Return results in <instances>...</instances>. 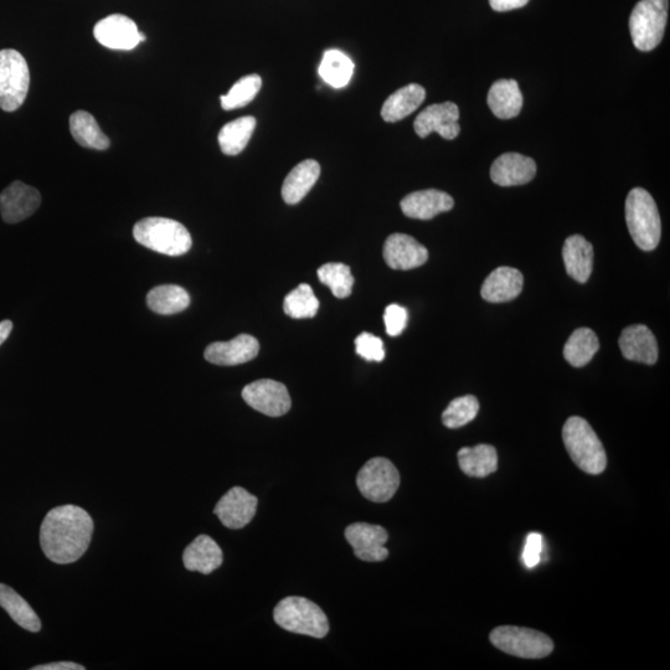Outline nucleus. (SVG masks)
<instances>
[{"instance_id": "obj_1", "label": "nucleus", "mask_w": 670, "mask_h": 670, "mask_svg": "<svg viewBox=\"0 0 670 670\" xmlns=\"http://www.w3.org/2000/svg\"><path fill=\"white\" fill-rule=\"evenodd\" d=\"M94 520L77 505L51 509L40 528V545L55 564L75 563L84 555L94 534Z\"/></svg>"}, {"instance_id": "obj_2", "label": "nucleus", "mask_w": 670, "mask_h": 670, "mask_svg": "<svg viewBox=\"0 0 670 670\" xmlns=\"http://www.w3.org/2000/svg\"><path fill=\"white\" fill-rule=\"evenodd\" d=\"M563 440L571 460L581 471L591 476L605 471L606 451L589 422L579 416L570 417L564 425Z\"/></svg>"}, {"instance_id": "obj_3", "label": "nucleus", "mask_w": 670, "mask_h": 670, "mask_svg": "<svg viewBox=\"0 0 670 670\" xmlns=\"http://www.w3.org/2000/svg\"><path fill=\"white\" fill-rule=\"evenodd\" d=\"M134 240L147 249L167 256H182L192 249L189 231L178 221L167 218H146L133 228Z\"/></svg>"}, {"instance_id": "obj_4", "label": "nucleus", "mask_w": 670, "mask_h": 670, "mask_svg": "<svg viewBox=\"0 0 670 670\" xmlns=\"http://www.w3.org/2000/svg\"><path fill=\"white\" fill-rule=\"evenodd\" d=\"M626 221L633 241L643 251L657 249L662 236L661 216L652 195L632 189L626 200Z\"/></svg>"}, {"instance_id": "obj_5", "label": "nucleus", "mask_w": 670, "mask_h": 670, "mask_svg": "<svg viewBox=\"0 0 670 670\" xmlns=\"http://www.w3.org/2000/svg\"><path fill=\"white\" fill-rule=\"evenodd\" d=\"M273 620L288 632L313 638H324L329 632L326 613L304 597L291 596L278 602Z\"/></svg>"}, {"instance_id": "obj_6", "label": "nucleus", "mask_w": 670, "mask_h": 670, "mask_svg": "<svg viewBox=\"0 0 670 670\" xmlns=\"http://www.w3.org/2000/svg\"><path fill=\"white\" fill-rule=\"evenodd\" d=\"M668 0H641L630 18V32L636 48L656 49L663 39L668 19Z\"/></svg>"}, {"instance_id": "obj_7", "label": "nucleus", "mask_w": 670, "mask_h": 670, "mask_svg": "<svg viewBox=\"0 0 670 670\" xmlns=\"http://www.w3.org/2000/svg\"><path fill=\"white\" fill-rule=\"evenodd\" d=\"M30 71L27 60L17 50L0 51V108L14 112L27 99Z\"/></svg>"}, {"instance_id": "obj_8", "label": "nucleus", "mask_w": 670, "mask_h": 670, "mask_svg": "<svg viewBox=\"0 0 670 670\" xmlns=\"http://www.w3.org/2000/svg\"><path fill=\"white\" fill-rule=\"evenodd\" d=\"M489 639L494 647L519 658L541 659L554 651V643L545 633L530 628L498 627L492 631Z\"/></svg>"}, {"instance_id": "obj_9", "label": "nucleus", "mask_w": 670, "mask_h": 670, "mask_svg": "<svg viewBox=\"0 0 670 670\" xmlns=\"http://www.w3.org/2000/svg\"><path fill=\"white\" fill-rule=\"evenodd\" d=\"M360 493L374 503H386L400 487V473L388 458L375 457L365 463L357 477Z\"/></svg>"}, {"instance_id": "obj_10", "label": "nucleus", "mask_w": 670, "mask_h": 670, "mask_svg": "<svg viewBox=\"0 0 670 670\" xmlns=\"http://www.w3.org/2000/svg\"><path fill=\"white\" fill-rule=\"evenodd\" d=\"M242 399L252 409L270 417L286 415L292 406L286 386L270 379L257 380L246 385L242 390Z\"/></svg>"}, {"instance_id": "obj_11", "label": "nucleus", "mask_w": 670, "mask_h": 670, "mask_svg": "<svg viewBox=\"0 0 670 670\" xmlns=\"http://www.w3.org/2000/svg\"><path fill=\"white\" fill-rule=\"evenodd\" d=\"M345 539L354 549L358 559L367 563H380L388 559L389 550L385 548L389 534L380 525L355 523L345 529Z\"/></svg>"}, {"instance_id": "obj_12", "label": "nucleus", "mask_w": 670, "mask_h": 670, "mask_svg": "<svg viewBox=\"0 0 670 670\" xmlns=\"http://www.w3.org/2000/svg\"><path fill=\"white\" fill-rule=\"evenodd\" d=\"M458 120H460V108L456 103H435L425 108L416 117L414 128L417 136L421 138L429 137L432 132H437L442 138L451 141L461 132Z\"/></svg>"}, {"instance_id": "obj_13", "label": "nucleus", "mask_w": 670, "mask_h": 670, "mask_svg": "<svg viewBox=\"0 0 670 670\" xmlns=\"http://www.w3.org/2000/svg\"><path fill=\"white\" fill-rule=\"evenodd\" d=\"M94 35L101 45L112 50H133L146 40V36L138 32L136 23L121 14L100 20L95 25Z\"/></svg>"}, {"instance_id": "obj_14", "label": "nucleus", "mask_w": 670, "mask_h": 670, "mask_svg": "<svg viewBox=\"0 0 670 670\" xmlns=\"http://www.w3.org/2000/svg\"><path fill=\"white\" fill-rule=\"evenodd\" d=\"M257 503L254 494L244 488L234 487L216 504L214 513L224 527L242 529L254 519Z\"/></svg>"}, {"instance_id": "obj_15", "label": "nucleus", "mask_w": 670, "mask_h": 670, "mask_svg": "<svg viewBox=\"0 0 670 670\" xmlns=\"http://www.w3.org/2000/svg\"><path fill=\"white\" fill-rule=\"evenodd\" d=\"M41 204V195L33 187L14 182L0 194V214L8 224H17L30 218Z\"/></svg>"}, {"instance_id": "obj_16", "label": "nucleus", "mask_w": 670, "mask_h": 670, "mask_svg": "<svg viewBox=\"0 0 670 670\" xmlns=\"http://www.w3.org/2000/svg\"><path fill=\"white\" fill-rule=\"evenodd\" d=\"M260 352L259 340L250 334L237 335L229 342H216L205 349L204 357L209 363L221 367H234L251 362Z\"/></svg>"}, {"instance_id": "obj_17", "label": "nucleus", "mask_w": 670, "mask_h": 670, "mask_svg": "<svg viewBox=\"0 0 670 670\" xmlns=\"http://www.w3.org/2000/svg\"><path fill=\"white\" fill-rule=\"evenodd\" d=\"M384 259L393 270L409 271L426 264L429 251L412 236L393 234L385 241Z\"/></svg>"}, {"instance_id": "obj_18", "label": "nucleus", "mask_w": 670, "mask_h": 670, "mask_svg": "<svg viewBox=\"0 0 670 670\" xmlns=\"http://www.w3.org/2000/svg\"><path fill=\"white\" fill-rule=\"evenodd\" d=\"M536 174L533 158L519 153H504L492 164L491 178L501 187H517L532 182Z\"/></svg>"}, {"instance_id": "obj_19", "label": "nucleus", "mask_w": 670, "mask_h": 670, "mask_svg": "<svg viewBox=\"0 0 670 670\" xmlns=\"http://www.w3.org/2000/svg\"><path fill=\"white\" fill-rule=\"evenodd\" d=\"M623 357L631 362L653 365L658 360V344L651 329L643 324L623 329L620 340Z\"/></svg>"}, {"instance_id": "obj_20", "label": "nucleus", "mask_w": 670, "mask_h": 670, "mask_svg": "<svg viewBox=\"0 0 670 670\" xmlns=\"http://www.w3.org/2000/svg\"><path fill=\"white\" fill-rule=\"evenodd\" d=\"M401 210L407 218L430 220L450 211L455 205L451 195L441 190L427 189L407 195L401 200Z\"/></svg>"}, {"instance_id": "obj_21", "label": "nucleus", "mask_w": 670, "mask_h": 670, "mask_svg": "<svg viewBox=\"0 0 670 670\" xmlns=\"http://www.w3.org/2000/svg\"><path fill=\"white\" fill-rule=\"evenodd\" d=\"M523 273L512 267H499L484 281L481 295L489 303H503L515 300L523 291Z\"/></svg>"}, {"instance_id": "obj_22", "label": "nucleus", "mask_w": 670, "mask_h": 670, "mask_svg": "<svg viewBox=\"0 0 670 670\" xmlns=\"http://www.w3.org/2000/svg\"><path fill=\"white\" fill-rule=\"evenodd\" d=\"M224 554L220 546L209 535H199L187 546L183 554L185 569L209 575L223 565Z\"/></svg>"}, {"instance_id": "obj_23", "label": "nucleus", "mask_w": 670, "mask_h": 670, "mask_svg": "<svg viewBox=\"0 0 670 670\" xmlns=\"http://www.w3.org/2000/svg\"><path fill=\"white\" fill-rule=\"evenodd\" d=\"M566 272L579 283L589 281L594 270V247L584 236L572 235L563 247Z\"/></svg>"}, {"instance_id": "obj_24", "label": "nucleus", "mask_w": 670, "mask_h": 670, "mask_svg": "<svg viewBox=\"0 0 670 670\" xmlns=\"http://www.w3.org/2000/svg\"><path fill=\"white\" fill-rule=\"evenodd\" d=\"M487 101L493 115L501 120L517 117L523 107L522 91L515 80L494 82L488 92Z\"/></svg>"}, {"instance_id": "obj_25", "label": "nucleus", "mask_w": 670, "mask_h": 670, "mask_svg": "<svg viewBox=\"0 0 670 670\" xmlns=\"http://www.w3.org/2000/svg\"><path fill=\"white\" fill-rule=\"evenodd\" d=\"M426 99V90L421 85L410 84L394 92L381 108V117L385 122L394 123L404 120L415 112Z\"/></svg>"}, {"instance_id": "obj_26", "label": "nucleus", "mask_w": 670, "mask_h": 670, "mask_svg": "<svg viewBox=\"0 0 670 670\" xmlns=\"http://www.w3.org/2000/svg\"><path fill=\"white\" fill-rule=\"evenodd\" d=\"M321 175V166L308 159L291 170L282 187V198L287 204L295 205L306 197Z\"/></svg>"}, {"instance_id": "obj_27", "label": "nucleus", "mask_w": 670, "mask_h": 670, "mask_svg": "<svg viewBox=\"0 0 670 670\" xmlns=\"http://www.w3.org/2000/svg\"><path fill=\"white\" fill-rule=\"evenodd\" d=\"M458 463L469 477L484 478L498 469V453L491 445L463 447L458 451Z\"/></svg>"}, {"instance_id": "obj_28", "label": "nucleus", "mask_w": 670, "mask_h": 670, "mask_svg": "<svg viewBox=\"0 0 670 670\" xmlns=\"http://www.w3.org/2000/svg\"><path fill=\"white\" fill-rule=\"evenodd\" d=\"M70 131L80 146L96 151H106L110 148V138L101 131L99 123L89 112L77 111L70 117Z\"/></svg>"}, {"instance_id": "obj_29", "label": "nucleus", "mask_w": 670, "mask_h": 670, "mask_svg": "<svg viewBox=\"0 0 670 670\" xmlns=\"http://www.w3.org/2000/svg\"><path fill=\"white\" fill-rule=\"evenodd\" d=\"M0 607L24 630L33 633H38L41 630L40 618L36 615L32 606L12 587L4 584H0Z\"/></svg>"}, {"instance_id": "obj_30", "label": "nucleus", "mask_w": 670, "mask_h": 670, "mask_svg": "<svg viewBox=\"0 0 670 670\" xmlns=\"http://www.w3.org/2000/svg\"><path fill=\"white\" fill-rule=\"evenodd\" d=\"M600 342L590 328H579L570 335L564 347V358L572 367L582 368L599 352Z\"/></svg>"}, {"instance_id": "obj_31", "label": "nucleus", "mask_w": 670, "mask_h": 670, "mask_svg": "<svg viewBox=\"0 0 670 670\" xmlns=\"http://www.w3.org/2000/svg\"><path fill=\"white\" fill-rule=\"evenodd\" d=\"M256 128V118L246 116L237 118L221 128L218 141L221 152L226 156H237L249 144L252 134Z\"/></svg>"}, {"instance_id": "obj_32", "label": "nucleus", "mask_w": 670, "mask_h": 670, "mask_svg": "<svg viewBox=\"0 0 670 670\" xmlns=\"http://www.w3.org/2000/svg\"><path fill=\"white\" fill-rule=\"evenodd\" d=\"M147 304L154 313L170 316L185 311L189 307L190 297L183 287L164 285L149 291Z\"/></svg>"}, {"instance_id": "obj_33", "label": "nucleus", "mask_w": 670, "mask_h": 670, "mask_svg": "<svg viewBox=\"0 0 670 670\" xmlns=\"http://www.w3.org/2000/svg\"><path fill=\"white\" fill-rule=\"evenodd\" d=\"M354 74V63L349 56L339 50H328L319 65L322 80L334 89H342L349 84Z\"/></svg>"}, {"instance_id": "obj_34", "label": "nucleus", "mask_w": 670, "mask_h": 670, "mask_svg": "<svg viewBox=\"0 0 670 670\" xmlns=\"http://www.w3.org/2000/svg\"><path fill=\"white\" fill-rule=\"evenodd\" d=\"M319 309V301L312 287L302 283L296 290L288 293L283 302V311L295 319L313 318Z\"/></svg>"}, {"instance_id": "obj_35", "label": "nucleus", "mask_w": 670, "mask_h": 670, "mask_svg": "<svg viewBox=\"0 0 670 670\" xmlns=\"http://www.w3.org/2000/svg\"><path fill=\"white\" fill-rule=\"evenodd\" d=\"M319 281L331 288L337 298H347L352 295L354 277L350 267L344 264H326L318 270Z\"/></svg>"}, {"instance_id": "obj_36", "label": "nucleus", "mask_w": 670, "mask_h": 670, "mask_svg": "<svg viewBox=\"0 0 670 670\" xmlns=\"http://www.w3.org/2000/svg\"><path fill=\"white\" fill-rule=\"evenodd\" d=\"M262 86V79L259 75H249L242 77L231 87L228 94L221 96V106L225 111L236 110L249 105L259 94Z\"/></svg>"}, {"instance_id": "obj_37", "label": "nucleus", "mask_w": 670, "mask_h": 670, "mask_svg": "<svg viewBox=\"0 0 670 670\" xmlns=\"http://www.w3.org/2000/svg\"><path fill=\"white\" fill-rule=\"evenodd\" d=\"M479 412V402L476 396H461L451 401L443 411L442 422L448 429H460L476 419Z\"/></svg>"}, {"instance_id": "obj_38", "label": "nucleus", "mask_w": 670, "mask_h": 670, "mask_svg": "<svg viewBox=\"0 0 670 670\" xmlns=\"http://www.w3.org/2000/svg\"><path fill=\"white\" fill-rule=\"evenodd\" d=\"M357 353L368 362H383L385 358L384 343L370 333H362L355 339Z\"/></svg>"}, {"instance_id": "obj_39", "label": "nucleus", "mask_w": 670, "mask_h": 670, "mask_svg": "<svg viewBox=\"0 0 670 670\" xmlns=\"http://www.w3.org/2000/svg\"><path fill=\"white\" fill-rule=\"evenodd\" d=\"M407 319H409V316H407L406 308L399 306V304H390L386 307L384 322L386 332L390 337H398L405 331Z\"/></svg>"}, {"instance_id": "obj_40", "label": "nucleus", "mask_w": 670, "mask_h": 670, "mask_svg": "<svg viewBox=\"0 0 670 670\" xmlns=\"http://www.w3.org/2000/svg\"><path fill=\"white\" fill-rule=\"evenodd\" d=\"M541 550H543V538L538 533H530L523 554L524 563L528 568H534L539 564Z\"/></svg>"}, {"instance_id": "obj_41", "label": "nucleus", "mask_w": 670, "mask_h": 670, "mask_svg": "<svg viewBox=\"0 0 670 670\" xmlns=\"http://www.w3.org/2000/svg\"><path fill=\"white\" fill-rule=\"evenodd\" d=\"M529 0H489L491 7L496 12H509V10L523 8Z\"/></svg>"}, {"instance_id": "obj_42", "label": "nucleus", "mask_w": 670, "mask_h": 670, "mask_svg": "<svg viewBox=\"0 0 670 670\" xmlns=\"http://www.w3.org/2000/svg\"><path fill=\"white\" fill-rule=\"evenodd\" d=\"M33 670H84V666L74 662H56L32 668Z\"/></svg>"}, {"instance_id": "obj_43", "label": "nucleus", "mask_w": 670, "mask_h": 670, "mask_svg": "<svg viewBox=\"0 0 670 670\" xmlns=\"http://www.w3.org/2000/svg\"><path fill=\"white\" fill-rule=\"evenodd\" d=\"M13 331V323L10 321L0 322V345H2L5 340L9 338L10 333Z\"/></svg>"}]
</instances>
